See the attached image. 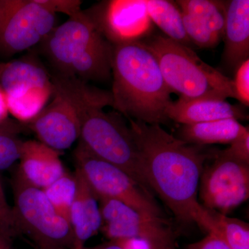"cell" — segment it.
<instances>
[{"mask_svg":"<svg viewBox=\"0 0 249 249\" xmlns=\"http://www.w3.org/2000/svg\"><path fill=\"white\" fill-rule=\"evenodd\" d=\"M128 120L149 188L160 196L178 221L202 227L205 209L198 201L197 193L209 155L199 145L183 142L160 124Z\"/></svg>","mask_w":249,"mask_h":249,"instance_id":"1","label":"cell"},{"mask_svg":"<svg viewBox=\"0 0 249 249\" xmlns=\"http://www.w3.org/2000/svg\"><path fill=\"white\" fill-rule=\"evenodd\" d=\"M112 106L128 119L160 124L169 121L167 111L173 103L154 54L142 42L113 46Z\"/></svg>","mask_w":249,"mask_h":249,"instance_id":"2","label":"cell"},{"mask_svg":"<svg viewBox=\"0 0 249 249\" xmlns=\"http://www.w3.org/2000/svg\"><path fill=\"white\" fill-rule=\"evenodd\" d=\"M69 80L79 109L80 143L93 156L124 170L151 191L129 124L119 113L104 110L112 105L111 92L91 88L73 77Z\"/></svg>","mask_w":249,"mask_h":249,"instance_id":"3","label":"cell"},{"mask_svg":"<svg viewBox=\"0 0 249 249\" xmlns=\"http://www.w3.org/2000/svg\"><path fill=\"white\" fill-rule=\"evenodd\" d=\"M142 42L157 59L170 91L178 98H235L232 79L203 61L189 47L162 36Z\"/></svg>","mask_w":249,"mask_h":249,"instance_id":"4","label":"cell"},{"mask_svg":"<svg viewBox=\"0 0 249 249\" xmlns=\"http://www.w3.org/2000/svg\"><path fill=\"white\" fill-rule=\"evenodd\" d=\"M14 205L6 219L15 236L30 241L36 249H73L71 226L49 202L42 190L31 186L16 174Z\"/></svg>","mask_w":249,"mask_h":249,"instance_id":"5","label":"cell"},{"mask_svg":"<svg viewBox=\"0 0 249 249\" xmlns=\"http://www.w3.org/2000/svg\"><path fill=\"white\" fill-rule=\"evenodd\" d=\"M73 160L76 168L84 177L97 199H114L141 213L165 219L163 209L151 191L124 170L95 157L80 142L73 151Z\"/></svg>","mask_w":249,"mask_h":249,"instance_id":"6","label":"cell"},{"mask_svg":"<svg viewBox=\"0 0 249 249\" xmlns=\"http://www.w3.org/2000/svg\"><path fill=\"white\" fill-rule=\"evenodd\" d=\"M55 14L37 0H0V56L9 58L43 42Z\"/></svg>","mask_w":249,"mask_h":249,"instance_id":"7","label":"cell"},{"mask_svg":"<svg viewBox=\"0 0 249 249\" xmlns=\"http://www.w3.org/2000/svg\"><path fill=\"white\" fill-rule=\"evenodd\" d=\"M52 81L53 99L27 124L39 142L61 152L79 140L80 113L68 78L60 75Z\"/></svg>","mask_w":249,"mask_h":249,"instance_id":"8","label":"cell"},{"mask_svg":"<svg viewBox=\"0 0 249 249\" xmlns=\"http://www.w3.org/2000/svg\"><path fill=\"white\" fill-rule=\"evenodd\" d=\"M101 215V231L109 241L137 238L157 249L175 247L177 235L168 219L141 213L120 201L98 199Z\"/></svg>","mask_w":249,"mask_h":249,"instance_id":"9","label":"cell"},{"mask_svg":"<svg viewBox=\"0 0 249 249\" xmlns=\"http://www.w3.org/2000/svg\"><path fill=\"white\" fill-rule=\"evenodd\" d=\"M199 187L201 204L228 215L249 199V165L217 153L204 165Z\"/></svg>","mask_w":249,"mask_h":249,"instance_id":"10","label":"cell"},{"mask_svg":"<svg viewBox=\"0 0 249 249\" xmlns=\"http://www.w3.org/2000/svg\"><path fill=\"white\" fill-rule=\"evenodd\" d=\"M104 37L92 18L82 11L54 28L42 43L52 65L60 76H68L74 59L87 47Z\"/></svg>","mask_w":249,"mask_h":249,"instance_id":"11","label":"cell"},{"mask_svg":"<svg viewBox=\"0 0 249 249\" xmlns=\"http://www.w3.org/2000/svg\"><path fill=\"white\" fill-rule=\"evenodd\" d=\"M93 19L105 37L115 44L137 40L147 34L150 19L145 0L108 1L101 18Z\"/></svg>","mask_w":249,"mask_h":249,"instance_id":"12","label":"cell"},{"mask_svg":"<svg viewBox=\"0 0 249 249\" xmlns=\"http://www.w3.org/2000/svg\"><path fill=\"white\" fill-rule=\"evenodd\" d=\"M60 152L39 141L23 142L16 174L28 184L43 190L67 171Z\"/></svg>","mask_w":249,"mask_h":249,"instance_id":"13","label":"cell"},{"mask_svg":"<svg viewBox=\"0 0 249 249\" xmlns=\"http://www.w3.org/2000/svg\"><path fill=\"white\" fill-rule=\"evenodd\" d=\"M76 189L70 211V224L74 238V248L85 247L87 241L101 230V215L96 195L80 170L74 172Z\"/></svg>","mask_w":249,"mask_h":249,"instance_id":"14","label":"cell"},{"mask_svg":"<svg viewBox=\"0 0 249 249\" xmlns=\"http://www.w3.org/2000/svg\"><path fill=\"white\" fill-rule=\"evenodd\" d=\"M224 60L228 67L237 69L249 57V1H227L224 36Z\"/></svg>","mask_w":249,"mask_h":249,"instance_id":"15","label":"cell"},{"mask_svg":"<svg viewBox=\"0 0 249 249\" xmlns=\"http://www.w3.org/2000/svg\"><path fill=\"white\" fill-rule=\"evenodd\" d=\"M167 116L182 124H200L222 119H245L243 110L240 107L228 102L227 100L200 99L184 100L178 98L170 105Z\"/></svg>","mask_w":249,"mask_h":249,"instance_id":"16","label":"cell"},{"mask_svg":"<svg viewBox=\"0 0 249 249\" xmlns=\"http://www.w3.org/2000/svg\"><path fill=\"white\" fill-rule=\"evenodd\" d=\"M0 88L6 97H17L36 89H53L52 78L40 64L21 59L4 64L0 73Z\"/></svg>","mask_w":249,"mask_h":249,"instance_id":"17","label":"cell"},{"mask_svg":"<svg viewBox=\"0 0 249 249\" xmlns=\"http://www.w3.org/2000/svg\"><path fill=\"white\" fill-rule=\"evenodd\" d=\"M113 46L106 37L89 45L79 54L70 67L67 77L103 81L110 77Z\"/></svg>","mask_w":249,"mask_h":249,"instance_id":"18","label":"cell"},{"mask_svg":"<svg viewBox=\"0 0 249 249\" xmlns=\"http://www.w3.org/2000/svg\"><path fill=\"white\" fill-rule=\"evenodd\" d=\"M248 127L234 119L182 124L178 138L199 146L210 144H231Z\"/></svg>","mask_w":249,"mask_h":249,"instance_id":"19","label":"cell"},{"mask_svg":"<svg viewBox=\"0 0 249 249\" xmlns=\"http://www.w3.org/2000/svg\"><path fill=\"white\" fill-rule=\"evenodd\" d=\"M204 229L219 237L231 249H249V224L205 208Z\"/></svg>","mask_w":249,"mask_h":249,"instance_id":"20","label":"cell"},{"mask_svg":"<svg viewBox=\"0 0 249 249\" xmlns=\"http://www.w3.org/2000/svg\"><path fill=\"white\" fill-rule=\"evenodd\" d=\"M145 2L150 20L161 29L167 37L188 47L191 42L185 31L178 5L166 0H145Z\"/></svg>","mask_w":249,"mask_h":249,"instance_id":"21","label":"cell"},{"mask_svg":"<svg viewBox=\"0 0 249 249\" xmlns=\"http://www.w3.org/2000/svg\"><path fill=\"white\" fill-rule=\"evenodd\" d=\"M179 9L196 17L219 38L224 36L227 1L178 0Z\"/></svg>","mask_w":249,"mask_h":249,"instance_id":"22","label":"cell"},{"mask_svg":"<svg viewBox=\"0 0 249 249\" xmlns=\"http://www.w3.org/2000/svg\"><path fill=\"white\" fill-rule=\"evenodd\" d=\"M53 89H36L17 97H6L8 110L16 120L29 124L47 106Z\"/></svg>","mask_w":249,"mask_h":249,"instance_id":"23","label":"cell"},{"mask_svg":"<svg viewBox=\"0 0 249 249\" xmlns=\"http://www.w3.org/2000/svg\"><path fill=\"white\" fill-rule=\"evenodd\" d=\"M76 189L74 173L66 171L52 184L42 190L54 209L69 223Z\"/></svg>","mask_w":249,"mask_h":249,"instance_id":"24","label":"cell"},{"mask_svg":"<svg viewBox=\"0 0 249 249\" xmlns=\"http://www.w3.org/2000/svg\"><path fill=\"white\" fill-rule=\"evenodd\" d=\"M22 130L21 124L14 120L0 126V171L10 169L19 160L23 141L18 134Z\"/></svg>","mask_w":249,"mask_h":249,"instance_id":"25","label":"cell"},{"mask_svg":"<svg viewBox=\"0 0 249 249\" xmlns=\"http://www.w3.org/2000/svg\"><path fill=\"white\" fill-rule=\"evenodd\" d=\"M181 11L185 31L191 42L200 48H214L217 46L221 38L196 17L181 10Z\"/></svg>","mask_w":249,"mask_h":249,"instance_id":"26","label":"cell"},{"mask_svg":"<svg viewBox=\"0 0 249 249\" xmlns=\"http://www.w3.org/2000/svg\"><path fill=\"white\" fill-rule=\"evenodd\" d=\"M235 98L242 105L249 106V59L240 64L235 70L232 80Z\"/></svg>","mask_w":249,"mask_h":249,"instance_id":"27","label":"cell"},{"mask_svg":"<svg viewBox=\"0 0 249 249\" xmlns=\"http://www.w3.org/2000/svg\"><path fill=\"white\" fill-rule=\"evenodd\" d=\"M229 145L230 146L228 148L218 153L223 157L249 165V127Z\"/></svg>","mask_w":249,"mask_h":249,"instance_id":"28","label":"cell"},{"mask_svg":"<svg viewBox=\"0 0 249 249\" xmlns=\"http://www.w3.org/2000/svg\"><path fill=\"white\" fill-rule=\"evenodd\" d=\"M40 4L54 14H63L69 18L73 17L81 12L83 1L80 0H37Z\"/></svg>","mask_w":249,"mask_h":249,"instance_id":"29","label":"cell"},{"mask_svg":"<svg viewBox=\"0 0 249 249\" xmlns=\"http://www.w3.org/2000/svg\"><path fill=\"white\" fill-rule=\"evenodd\" d=\"M186 249H231L213 233L208 232L202 240L191 244Z\"/></svg>","mask_w":249,"mask_h":249,"instance_id":"30","label":"cell"},{"mask_svg":"<svg viewBox=\"0 0 249 249\" xmlns=\"http://www.w3.org/2000/svg\"><path fill=\"white\" fill-rule=\"evenodd\" d=\"M113 242L119 245L121 249H157L150 242L142 239H121Z\"/></svg>","mask_w":249,"mask_h":249,"instance_id":"31","label":"cell"},{"mask_svg":"<svg viewBox=\"0 0 249 249\" xmlns=\"http://www.w3.org/2000/svg\"><path fill=\"white\" fill-rule=\"evenodd\" d=\"M14 232L9 224L4 221L0 220V249H14L13 238Z\"/></svg>","mask_w":249,"mask_h":249,"instance_id":"32","label":"cell"},{"mask_svg":"<svg viewBox=\"0 0 249 249\" xmlns=\"http://www.w3.org/2000/svg\"><path fill=\"white\" fill-rule=\"evenodd\" d=\"M9 114L6 95L0 88V126L9 124L12 121L9 119Z\"/></svg>","mask_w":249,"mask_h":249,"instance_id":"33","label":"cell"},{"mask_svg":"<svg viewBox=\"0 0 249 249\" xmlns=\"http://www.w3.org/2000/svg\"><path fill=\"white\" fill-rule=\"evenodd\" d=\"M11 209L6 200L4 188L0 181V219H7L9 217Z\"/></svg>","mask_w":249,"mask_h":249,"instance_id":"34","label":"cell"},{"mask_svg":"<svg viewBox=\"0 0 249 249\" xmlns=\"http://www.w3.org/2000/svg\"><path fill=\"white\" fill-rule=\"evenodd\" d=\"M73 249H121V247H119V245H116L115 242H113V241H109V242H106V243L102 244V245L96 246V247H82V248Z\"/></svg>","mask_w":249,"mask_h":249,"instance_id":"35","label":"cell"},{"mask_svg":"<svg viewBox=\"0 0 249 249\" xmlns=\"http://www.w3.org/2000/svg\"><path fill=\"white\" fill-rule=\"evenodd\" d=\"M4 62H0V73H1V71H2L3 67L4 66Z\"/></svg>","mask_w":249,"mask_h":249,"instance_id":"36","label":"cell"},{"mask_svg":"<svg viewBox=\"0 0 249 249\" xmlns=\"http://www.w3.org/2000/svg\"><path fill=\"white\" fill-rule=\"evenodd\" d=\"M163 249H175V247H168V248H165Z\"/></svg>","mask_w":249,"mask_h":249,"instance_id":"37","label":"cell"}]
</instances>
